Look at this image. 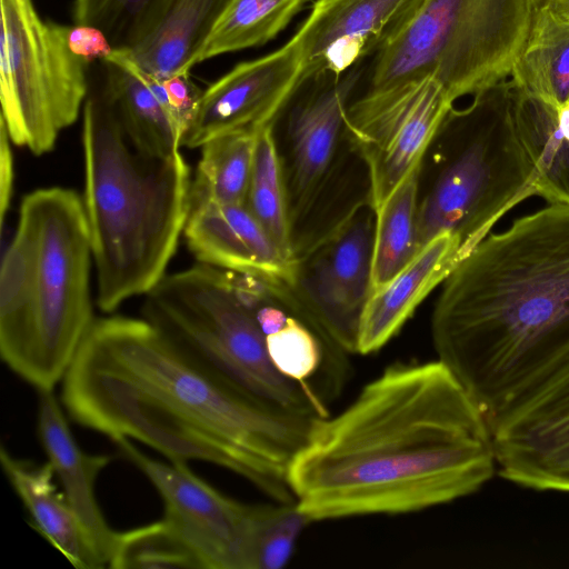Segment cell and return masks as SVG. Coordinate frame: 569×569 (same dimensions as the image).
I'll return each mask as SVG.
<instances>
[{
  "label": "cell",
  "mask_w": 569,
  "mask_h": 569,
  "mask_svg": "<svg viewBox=\"0 0 569 569\" xmlns=\"http://www.w3.org/2000/svg\"><path fill=\"white\" fill-rule=\"evenodd\" d=\"M61 385L66 412L83 428L172 462L219 466L272 501L296 502L289 469L320 417L254 396L142 317L96 319Z\"/></svg>",
  "instance_id": "obj_1"
},
{
  "label": "cell",
  "mask_w": 569,
  "mask_h": 569,
  "mask_svg": "<svg viewBox=\"0 0 569 569\" xmlns=\"http://www.w3.org/2000/svg\"><path fill=\"white\" fill-rule=\"evenodd\" d=\"M496 471L488 420L437 359L392 363L342 411L316 419L288 479L315 522L445 505Z\"/></svg>",
  "instance_id": "obj_2"
},
{
  "label": "cell",
  "mask_w": 569,
  "mask_h": 569,
  "mask_svg": "<svg viewBox=\"0 0 569 569\" xmlns=\"http://www.w3.org/2000/svg\"><path fill=\"white\" fill-rule=\"evenodd\" d=\"M438 360L496 420L569 360V206L547 203L490 232L442 282Z\"/></svg>",
  "instance_id": "obj_3"
},
{
  "label": "cell",
  "mask_w": 569,
  "mask_h": 569,
  "mask_svg": "<svg viewBox=\"0 0 569 569\" xmlns=\"http://www.w3.org/2000/svg\"><path fill=\"white\" fill-rule=\"evenodd\" d=\"M82 148L97 305L112 312L167 273L189 217L192 178L181 152L157 157L131 141L102 74L89 82Z\"/></svg>",
  "instance_id": "obj_4"
},
{
  "label": "cell",
  "mask_w": 569,
  "mask_h": 569,
  "mask_svg": "<svg viewBox=\"0 0 569 569\" xmlns=\"http://www.w3.org/2000/svg\"><path fill=\"white\" fill-rule=\"evenodd\" d=\"M533 162L518 131L511 81L452 107L418 168L419 250L443 232L458 236L466 257L517 204L537 197Z\"/></svg>",
  "instance_id": "obj_5"
},
{
  "label": "cell",
  "mask_w": 569,
  "mask_h": 569,
  "mask_svg": "<svg viewBox=\"0 0 569 569\" xmlns=\"http://www.w3.org/2000/svg\"><path fill=\"white\" fill-rule=\"evenodd\" d=\"M540 0H423L405 28L367 61L353 98H413L432 80L448 97L472 94L510 77Z\"/></svg>",
  "instance_id": "obj_6"
},
{
  "label": "cell",
  "mask_w": 569,
  "mask_h": 569,
  "mask_svg": "<svg viewBox=\"0 0 569 569\" xmlns=\"http://www.w3.org/2000/svg\"><path fill=\"white\" fill-rule=\"evenodd\" d=\"M19 220L30 230L34 268L20 328L0 353L36 391L62 381L93 317L92 248L81 196L62 187L23 197Z\"/></svg>",
  "instance_id": "obj_7"
},
{
  "label": "cell",
  "mask_w": 569,
  "mask_h": 569,
  "mask_svg": "<svg viewBox=\"0 0 569 569\" xmlns=\"http://www.w3.org/2000/svg\"><path fill=\"white\" fill-rule=\"evenodd\" d=\"M141 317L238 386L284 410L326 417L313 386L281 375L231 273L204 263L166 273L144 296Z\"/></svg>",
  "instance_id": "obj_8"
},
{
  "label": "cell",
  "mask_w": 569,
  "mask_h": 569,
  "mask_svg": "<svg viewBox=\"0 0 569 569\" xmlns=\"http://www.w3.org/2000/svg\"><path fill=\"white\" fill-rule=\"evenodd\" d=\"M0 4L1 121L13 144L41 156L78 119L89 64L69 49L66 26L43 21L32 0Z\"/></svg>",
  "instance_id": "obj_9"
},
{
  "label": "cell",
  "mask_w": 569,
  "mask_h": 569,
  "mask_svg": "<svg viewBox=\"0 0 569 569\" xmlns=\"http://www.w3.org/2000/svg\"><path fill=\"white\" fill-rule=\"evenodd\" d=\"M376 209L369 196L350 204L296 254L291 287L298 316L322 339L337 379L346 355L357 353L358 332L373 291Z\"/></svg>",
  "instance_id": "obj_10"
},
{
  "label": "cell",
  "mask_w": 569,
  "mask_h": 569,
  "mask_svg": "<svg viewBox=\"0 0 569 569\" xmlns=\"http://www.w3.org/2000/svg\"><path fill=\"white\" fill-rule=\"evenodd\" d=\"M367 63V62H366ZM366 63L341 74L320 72L305 77L276 121L277 140L287 187L293 246L298 232L318 211L333 186L349 142L346 112Z\"/></svg>",
  "instance_id": "obj_11"
},
{
  "label": "cell",
  "mask_w": 569,
  "mask_h": 569,
  "mask_svg": "<svg viewBox=\"0 0 569 569\" xmlns=\"http://www.w3.org/2000/svg\"><path fill=\"white\" fill-rule=\"evenodd\" d=\"M152 483L164 505L163 519L204 569H246L250 505L232 499L182 462L142 453L131 440H111Z\"/></svg>",
  "instance_id": "obj_12"
},
{
  "label": "cell",
  "mask_w": 569,
  "mask_h": 569,
  "mask_svg": "<svg viewBox=\"0 0 569 569\" xmlns=\"http://www.w3.org/2000/svg\"><path fill=\"white\" fill-rule=\"evenodd\" d=\"M499 476L569 492V360L490 423Z\"/></svg>",
  "instance_id": "obj_13"
},
{
  "label": "cell",
  "mask_w": 569,
  "mask_h": 569,
  "mask_svg": "<svg viewBox=\"0 0 569 569\" xmlns=\"http://www.w3.org/2000/svg\"><path fill=\"white\" fill-rule=\"evenodd\" d=\"M453 103L439 83L429 80L408 101L348 104L346 132L367 169L369 196L376 210L419 166Z\"/></svg>",
  "instance_id": "obj_14"
},
{
  "label": "cell",
  "mask_w": 569,
  "mask_h": 569,
  "mask_svg": "<svg viewBox=\"0 0 569 569\" xmlns=\"http://www.w3.org/2000/svg\"><path fill=\"white\" fill-rule=\"evenodd\" d=\"M300 80L301 62L291 41L237 64L202 91L181 147L201 148L219 136L274 124Z\"/></svg>",
  "instance_id": "obj_15"
},
{
  "label": "cell",
  "mask_w": 569,
  "mask_h": 569,
  "mask_svg": "<svg viewBox=\"0 0 569 569\" xmlns=\"http://www.w3.org/2000/svg\"><path fill=\"white\" fill-rule=\"evenodd\" d=\"M423 0H317L291 38L301 79L365 64L409 22Z\"/></svg>",
  "instance_id": "obj_16"
},
{
  "label": "cell",
  "mask_w": 569,
  "mask_h": 569,
  "mask_svg": "<svg viewBox=\"0 0 569 569\" xmlns=\"http://www.w3.org/2000/svg\"><path fill=\"white\" fill-rule=\"evenodd\" d=\"M183 237L200 263L271 283L292 284L296 261L280 251L246 203L190 209Z\"/></svg>",
  "instance_id": "obj_17"
},
{
  "label": "cell",
  "mask_w": 569,
  "mask_h": 569,
  "mask_svg": "<svg viewBox=\"0 0 569 569\" xmlns=\"http://www.w3.org/2000/svg\"><path fill=\"white\" fill-rule=\"evenodd\" d=\"M232 2L150 0L120 51L156 78L189 73Z\"/></svg>",
  "instance_id": "obj_18"
},
{
  "label": "cell",
  "mask_w": 569,
  "mask_h": 569,
  "mask_svg": "<svg viewBox=\"0 0 569 569\" xmlns=\"http://www.w3.org/2000/svg\"><path fill=\"white\" fill-rule=\"evenodd\" d=\"M37 392V430L48 462L96 551L109 568L118 532L109 526L100 509L96 483L112 457L84 452L77 443L53 390Z\"/></svg>",
  "instance_id": "obj_19"
},
{
  "label": "cell",
  "mask_w": 569,
  "mask_h": 569,
  "mask_svg": "<svg viewBox=\"0 0 569 569\" xmlns=\"http://www.w3.org/2000/svg\"><path fill=\"white\" fill-rule=\"evenodd\" d=\"M463 258L460 238L443 232L422 247L390 281L375 289L361 318L357 353L367 356L383 348Z\"/></svg>",
  "instance_id": "obj_20"
},
{
  "label": "cell",
  "mask_w": 569,
  "mask_h": 569,
  "mask_svg": "<svg viewBox=\"0 0 569 569\" xmlns=\"http://www.w3.org/2000/svg\"><path fill=\"white\" fill-rule=\"evenodd\" d=\"M0 459L34 529L74 568H106L66 495L59 490L51 465L17 458L4 446Z\"/></svg>",
  "instance_id": "obj_21"
},
{
  "label": "cell",
  "mask_w": 569,
  "mask_h": 569,
  "mask_svg": "<svg viewBox=\"0 0 569 569\" xmlns=\"http://www.w3.org/2000/svg\"><path fill=\"white\" fill-rule=\"evenodd\" d=\"M100 63L104 86L131 141L152 156L179 153L182 131L162 102L153 77L121 51Z\"/></svg>",
  "instance_id": "obj_22"
},
{
  "label": "cell",
  "mask_w": 569,
  "mask_h": 569,
  "mask_svg": "<svg viewBox=\"0 0 569 569\" xmlns=\"http://www.w3.org/2000/svg\"><path fill=\"white\" fill-rule=\"evenodd\" d=\"M510 78L515 88L557 109L569 100V21L540 4Z\"/></svg>",
  "instance_id": "obj_23"
},
{
  "label": "cell",
  "mask_w": 569,
  "mask_h": 569,
  "mask_svg": "<svg viewBox=\"0 0 569 569\" xmlns=\"http://www.w3.org/2000/svg\"><path fill=\"white\" fill-rule=\"evenodd\" d=\"M512 89L518 131L536 169L537 197L569 206V142L559 132L557 108Z\"/></svg>",
  "instance_id": "obj_24"
},
{
  "label": "cell",
  "mask_w": 569,
  "mask_h": 569,
  "mask_svg": "<svg viewBox=\"0 0 569 569\" xmlns=\"http://www.w3.org/2000/svg\"><path fill=\"white\" fill-rule=\"evenodd\" d=\"M259 131L227 133L200 148L201 157L191 179L190 209L246 202Z\"/></svg>",
  "instance_id": "obj_25"
},
{
  "label": "cell",
  "mask_w": 569,
  "mask_h": 569,
  "mask_svg": "<svg viewBox=\"0 0 569 569\" xmlns=\"http://www.w3.org/2000/svg\"><path fill=\"white\" fill-rule=\"evenodd\" d=\"M418 168L376 210L373 290L386 284L419 252L417 242Z\"/></svg>",
  "instance_id": "obj_26"
},
{
  "label": "cell",
  "mask_w": 569,
  "mask_h": 569,
  "mask_svg": "<svg viewBox=\"0 0 569 569\" xmlns=\"http://www.w3.org/2000/svg\"><path fill=\"white\" fill-rule=\"evenodd\" d=\"M273 126L257 136L246 206L280 251L296 261L282 161Z\"/></svg>",
  "instance_id": "obj_27"
},
{
  "label": "cell",
  "mask_w": 569,
  "mask_h": 569,
  "mask_svg": "<svg viewBox=\"0 0 569 569\" xmlns=\"http://www.w3.org/2000/svg\"><path fill=\"white\" fill-rule=\"evenodd\" d=\"M310 0H233L198 63L273 39Z\"/></svg>",
  "instance_id": "obj_28"
},
{
  "label": "cell",
  "mask_w": 569,
  "mask_h": 569,
  "mask_svg": "<svg viewBox=\"0 0 569 569\" xmlns=\"http://www.w3.org/2000/svg\"><path fill=\"white\" fill-rule=\"evenodd\" d=\"M311 523L296 502L250 505L246 569H281L303 529Z\"/></svg>",
  "instance_id": "obj_29"
},
{
  "label": "cell",
  "mask_w": 569,
  "mask_h": 569,
  "mask_svg": "<svg viewBox=\"0 0 569 569\" xmlns=\"http://www.w3.org/2000/svg\"><path fill=\"white\" fill-rule=\"evenodd\" d=\"M109 568H201L197 557L162 518L117 533Z\"/></svg>",
  "instance_id": "obj_30"
},
{
  "label": "cell",
  "mask_w": 569,
  "mask_h": 569,
  "mask_svg": "<svg viewBox=\"0 0 569 569\" xmlns=\"http://www.w3.org/2000/svg\"><path fill=\"white\" fill-rule=\"evenodd\" d=\"M268 355L284 377L305 386L320 372L336 385L327 347L319 335L293 312L277 331L266 336Z\"/></svg>",
  "instance_id": "obj_31"
},
{
  "label": "cell",
  "mask_w": 569,
  "mask_h": 569,
  "mask_svg": "<svg viewBox=\"0 0 569 569\" xmlns=\"http://www.w3.org/2000/svg\"><path fill=\"white\" fill-rule=\"evenodd\" d=\"M150 0H76V24L100 29L114 51L123 49L129 33Z\"/></svg>",
  "instance_id": "obj_32"
},
{
  "label": "cell",
  "mask_w": 569,
  "mask_h": 569,
  "mask_svg": "<svg viewBox=\"0 0 569 569\" xmlns=\"http://www.w3.org/2000/svg\"><path fill=\"white\" fill-rule=\"evenodd\" d=\"M153 81L183 137L193 119L202 90L190 79L189 73H177L166 78L153 77Z\"/></svg>",
  "instance_id": "obj_33"
},
{
  "label": "cell",
  "mask_w": 569,
  "mask_h": 569,
  "mask_svg": "<svg viewBox=\"0 0 569 569\" xmlns=\"http://www.w3.org/2000/svg\"><path fill=\"white\" fill-rule=\"evenodd\" d=\"M66 40L71 52L88 64L101 62L114 51L107 36L92 26H66Z\"/></svg>",
  "instance_id": "obj_34"
},
{
  "label": "cell",
  "mask_w": 569,
  "mask_h": 569,
  "mask_svg": "<svg viewBox=\"0 0 569 569\" xmlns=\"http://www.w3.org/2000/svg\"><path fill=\"white\" fill-rule=\"evenodd\" d=\"M11 140L4 123L0 120V226L4 228V220L10 208L13 192V154Z\"/></svg>",
  "instance_id": "obj_35"
},
{
  "label": "cell",
  "mask_w": 569,
  "mask_h": 569,
  "mask_svg": "<svg viewBox=\"0 0 569 569\" xmlns=\"http://www.w3.org/2000/svg\"><path fill=\"white\" fill-rule=\"evenodd\" d=\"M557 123L560 134L569 142V100L557 109Z\"/></svg>",
  "instance_id": "obj_36"
},
{
  "label": "cell",
  "mask_w": 569,
  "mask_h": 569,
  "mask_svg": "<svg viewBox=\"0 0 569 569\" xmlns=\"http://www.w3.org/2000/svg\"><path fill=\"white\" fill-rule=\"evenodd\" d=\"M540 4L569 21V0H540Z\"/></svg>",
  "instance_id": "obj_37"
}]
</instances>
